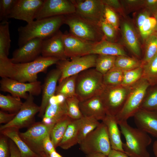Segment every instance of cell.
Listing matches in <instances>:
<instances>
[{"instance_id":"45","label":"cell","mask_w":157,"mask_h":157,"mask_svg":"<svg viewBox=\"0 0 157 157\" xmlns=\"http://www.w3.org/2000/svg\"><path fill=\"white\" fill-rule=\"evenodd\" d=\"M9 142L7 137L1 134L0 137V157H10Z\"/></svg>"},{"instance_id":"56","label":"cell","mask_w":157,"mask_h":157,"mask_svg":"<svg viewBox=\"0 0 157 157\" xmlns=\"http://www.w3.org/2000/svg\"><path fill=\"white\" fill-rule=\"evenodd\" d=\"M48 155L50 157H63L57 153L56 150L51 152Z\"/></svg>"},{"instance_id":"57","label":"cell","mask_w":157,"mask_h":157,"mask_svg":"<svg viewBox=\"0 0 157 157\" xmlns=\"http://www.w3.org/2000/svg\"><path fill=\"white\" fill-rule=\"evenodd\" d=\"M33 157H50L49 155L45 151Z\"/></svg>"},{"instance_id":"21","label":"cell","mask_w":157,"mask_h":157,"mask_svg":"<svg viewBox=\"0 0 157 157\" xmlns=\"http://www.w3.org/2000/svg\"><path fill=\"white\" fill-rule=\"evenodd\" d=\"M79 107L83 117H92L102 121L106 115L105 106L100 95L80 101Z\"/></svg>"},{"instance_id":"16","label":"cell","mask_w":157,"mask_h":157,"mask_svg":"<svg viewBox=\"0 0 157 157\" xmlns=\"http://www.w3.org/2000/svg\"><path fill=\"white\" fill-rule=\"evenodd\" d=\"M43 40L36 38L31 40L15 50L10 59L15 64L32 61L41 54Z\"/></svg>"},{"instance_id":"50","label":"cell","mask_w":157,"mask_h":157,"mask_svg":"<svg viewBox=\"0 0 157 157\" xmlns=\"http://www.w3.org/2000/svg\"><path fill=\"white\" fill-rule=\"evenodd\" d=\"M150 16V13L145 11L140 13L138 16L137 20V25L139 30L141 28L145 20Z\"/></svg>"},{"instance_id":"35","label":"cell","mask_w":157,"mask_h":157,"mask_svg":"<svg viewBox=\"0 0 157 157\" xmlns=\"http://www.w3.org/2000/svg\"><path fill=\"white\" fill-rule=\"evenodd\" d=\"M141 66V61L136 58L122 56L116 57L114 67L124 72L136 68Z\"/></svg>"},{"instance_id":"32","label":"cell","mask_w":157,"mask_h":157,"mask_svg":"<svg viewBox=\"0 0 157 157\" xmlns=\"http://www.w3.org/2000/svg\"><path fill=\"white\" fill-rule=\"evenodd\" d=\"M143 68L142 78L150 86L157 84V54L148 62L141 66Z\"/></svg>"},{"instance_id":"22","label":"cell","mask_w":157,"mask_h":157,"mask_svg":"<svg viewBox=\"0 0 157 157\" xmlns=\"http://www.w3.org/2000/svg\"><path fill=\"white\" fill-rule=\"evenodd\" d=\"M67 115L65 99L60 101L49 102L46 108L42 122L47 124L54 125Z\"/></svg>"},{"instance_id":"24","label":"cell","mask_w":157,"mask_h":157,"mask_svg":"<svg viewBox=\"0 0 157 157\" xmlns=\"http://www.w3.org/2000/svg\"><path fill=\"white\" fill-rule=\"evenodd\" d=\"M90 54L115 56H128L126 52L117 44L107 41L104 38L93 46Z\"/></svg>"},{"instance_id":"47","label":"cell","mask_w":157,"mask_h":157,"mask_svg":"<svg viewBox=\"0 0 157 157\" xmlns=\"http://www.w3.org/2000/svg\"><path fill=\"white\" fill-rule=\"evenodd\" d=\"M17 114H8L2 110L0 111V123L5 124L8 123L14 118Z\"/></svg>"},{"instance_id":"4","label":"cell","mask_w":157,"mask_h":157,"mask_svg":"<svg viewBox=\"0 0 157 157\" xmlns=\"http://www.w3.org/2000/svg\"><path fill=\"white\" fill-rule=\"evenodd\" d=\"M64 24L69 26L70 34L86 41L95 44L104 38L99 25L75 13L64 15Z\"/></svg>"},{"instance_id":"2","label":"cell","mask_w":157,"mask_h":157,"mask_svg":"<svg viewBox=\"0 0 157 157\" xmlns=\"http://www.w3.org/2000/svg\"><path fill=\"white\" fill-rule=\"evenodd\" d=\"M64 15L56 16L36 20L24 26L19 27L18 44L19 47L33 39L44 40L49 38L56 33L64 24Z\"/></svg>"},{"instance_id":"37","label":"cell","mask_w":157,"mask_h":157,"mask_svg":"<svg viewBox=\"0 0 157 157\" xmlns=\"http://www.w3.org/2000/svg\"><path fill=\"white\" fill-rule=\"evenodd\" d=\"M146 39L144 54L141 61L142 66L157 54V33L154 32Z\"/></svg>"},{"instance_id":"25","label":"cell","mask_w":157,"mask_h":157,"mask_svg":"<svg viewBox=\"0 0 157 157\" xmlns=\"http://www.w3.org/2000/svg\"><path fill=\"white\" fill-rule=\"evenodd\" d=\"M81 118L72 121L68 126L58 146L66 150L78 143V135Z\"/></svg>"},{"instance_id":"10","label":"cell","mask_w":157,"mask_h":157,"mask_svg":"<svg viewBox=\"0 0 157 157\" xmlns=\"http://www.w3.org/2000/svg\"><path fill=\"white\" fill-rule=\"evenodd\" d=\"M54 125H48L42 122L34 123L25 132H19L22 140L36 154L44 151L43 143L45 138L50 135Z\"/></svg>"},{"instance_id":"58","label":"cell","mask_w":157,"mask_h":157,"mask_svg":"<svg viewBox=\"0 0 157 157\" xmlns=\"http://www.w3.org/2000/svg\"><path fill=\"white\" fill-rule=\"evenodd\" d=\"M126 2L128 3L130 5H135L138 3L139 1L136 0H128L126 1Z\"/></svg>"},{"instance_id":"27","label":"cell","mask_w":157,"mask_h":157,"mask_svg":"<svg viewBox=\"0 0 157 157\" xmlns=\"http://www.w3.org/2000/svg\"><path fill=\"white\" fill-rule=\"evenodd\" d=\"M123 37L125 43L132 53L139 57L141 55V50L138 39L135 31L128 23L124 22L122 25Z\"/></svg>"},{"instance_id":"13","label":"cell","mask_w":157,"mask_h":157,"mask_svg":"<svg viewBox=\"0 0 157 157\" xmlns=\"http://www.w3.org/2000/svg\"><path fill=\"white\" fill-rule=\"evenodd\" d=\"M76 14L99 25L104 18V6L100 0H71Z\"/></svg>"},{"instance_id":"19","label":"cell","mask_w":157,"mask_h":157,"mask_svg":"<svg viewBox=\"0 0 157 157\" xmlns=\"http://www.w3.org/2000/svg\"><path fill=\"white\" fill-rule=\"evenodd\" d=\"M63 33L59 30L50 38L43 40L41 55L46 57H53L60 60L67 59L62 39Z\"/></svg>"},{"instance_id":"49","label":"cell","mask_w":157,"mask_h":157,"mask_svg":"<svg viewBox=\"0 0 157 157\" xmlns=\"http://www.w3.org/2000/svg\"><path fill=\"white\" fill-rule=\"evenodd\" d=\"M104 6H107L114 11L118 10L120 8V4L117 0H101Z\"/></svg>"},{"instance_id":"23","label":"cell","mask_w":157,"mask_h":157,"mask_svg":"<svg viewBox=\"0 0 157 157\" xmlns=\"http://www.w3.org/2000/svg\"><path fill=\"white\" fill-rule=\"evenodd\" d=\"M102 122L106 126L112 149L125 153L123 143L121 138V132L115 116L106 114Z\"/></svg>"},{"instance_id":"6","label":"cell","mask_w":157,"mask_h":157,"mask_svg":"<svg viewBox=\"0 0 157 157\" xmlns=\"http://www.w3.org/2000/svg\"><path fill=\"white\" fill-rule=\"evenodd\" d=\"M79 144L86 155L101 153L108 156L112 149L106 126L102 122Z\"/></svg>"},{"instance_id":"54","label":"cell","mask_w":157,"mask_h":157,"mask_svg":"<svg viewBox=\"0 0 157 157\" xmlns=\"http://www.w3.org/2000/svg\"><path fill=\"white\" fill-rule=\"evenodd\" d=\"M86 157H108V156L101 153H95L86 155Z\"/></svg>"},{"instance_id":"33","label":"cell","mask_w":157,"mask_h":157,"mask_svg":"<svg viewBox=\"0 0 157 157\" xmlns=\"http://www.w3.org/2000/svg\"><path fill=\"white\" fill-rule=\"evenodd\" d=\"M81 120L78 135L79 144L100 123L98 120L92 117H83Z\"/></svg>"},{"instance_id":"8","label":"cell","mask_w":157,"mask_h":157,"mask_svg":"<svg viewBox=\"0 0 157 157\" xmlns=\"http://www.w3.org/2000/svg\"><path fill=\"white\" fill-rule=\"evenodd\" d=\"M131 87L122 85L104 88L100 95L106 114L115 116L123 108L130 91Z\"/></svg>"},{"instance_id":"5","label":"cell","mask_w":157,"mask_h":157,"mask_svg":"<svg viewBox=\"0 0 157 157\" xmlns=\"http://www.w3.org/2000/svg\"><path fill=\"white\" fill-rule=\"evenodd\" d=\"M103 77L95 68L88 69L77 74L76 93L80 101L100 94L104 87Z\"/></svg>"},{"instance_id":"53","label":"cell","mask_w":157,"mask_h":157,"mask_svg":"<svg viewBox=\"0 0 157 157\" xmlns=\"http://www.w3.org/2000/svg\"><path fill=\"white\" fill-rule=\"evenodd\" d=\"M150 10L156 21L157 23L155 29V31L157 32V5L151 9Z\"/></svg>"},{"instance_id":"29","label":"cell","mask_w":157,"mask_h":157,"mask_svg":"<svg viewBox=\"0 0 157 157\" xmlns=\"http://www.w3.org/2000/svg\"><path fill=\"white\" fill-rule=\"evenodd\" d=\"M77 74L67 77L59 83L55 94L65 99L76 96V82Z\"/></svg>"},{"instance_id":"28","label":"cell","mask_w":157,"mask_h":157,"mask_svg":"<svg viewBox=\"0 0 157 157\" xmlns=\"http://www.w3.org/2000/svg\"><path fill=\"white\" fill-rule=\"evenodd\" d=\"M72 120L67 115L54 125L51 131L50 135L55 148L58 147L68 126Z\"/></svg>"},{"instance_id":"51","label":"cell","mask_w":157,"mask_h":157,"mask_svg":"<svg viewBox=\"0 0 157 157\" xmlns=\"http://www.w3.org/2000/svg\"><path fill=\"white\" fill-rule=\"evenodd\" d=\"M108 157H131L122 151L112 149Z\"/></svg>"},{"instance_id":"39","label":"cell","mask_w":157,"mask_h":157,"mask_svg":"<svg viewBox=\"0 0 157 157\" xmlns=\"http://www.w3.org/2000/svg\"><path fill=\"white\" fill-rule=\"evenodd\" d=\"M65 101L68 116L72 120L79 119L83 117L79 107L80 101L76 96L66 98Z\"/></svg>"},{"instance_id":"7","label":"cell","mask_w":157,"mask_h":157,"mask_svg":"<svg viewBox=\"0 0 157 157\" xmlns=\"http://www.w3.org/2000/svg\"><path fill=\"white\" fill-rule=\"evenodd\" d=\"M150 86L147 81L142 78L132 86L123 108L115 116L118 124L127 121L129 118L133 117L140 109L147 90Z\"/></svg>"},{"instance_id":"38","label":"cell","mask_w":157,"mask_h":157,"mask_svg":"<svg viewBox=\"0 0 157 157\" xmlns=\"http://www.w3.org/2000/svg\"><path fill=\"white\" fill-rule=\"evenodd\" d=\"M123 76V71L114 67L103 75L104 85L114 87L121 85Z\"/></svg>"},{"instance_id":"20","label":"cell","mask_w":157,"mask_h":157,"mask_svg":"<svg viewBox=\"0 0 157 157\" xmlns=\"http://www.w3.org/2000/svg\"><path fill=\"white\" fill-rule=\"evenodd\" d=\"M137 128L157 138V112L139 110L133 116Z\"/></svg>"},{"instance_id":"15","label":"cell","mask_w":157,"mask_h":157,"mask_svg":"<svg viewBox=\"0 0 157 157\" xmlns=\"http://www.w3.org/2000/svg\"><path fill=\"white\" fill-rule=\"evenodd\" d=\"M44 0H17L8 18L26 21L27 24L34 20L36 15L42 5Z\"/></svg>"},{"instance_id":"30","label":"cell","mask_w":157,"mask_h":157,"mask_svg":"<svg viewBox=\"0 0 157 157\" xmlns=\"http://www.w3.org/2000/svg\"><path fill=\"white\" fill-rule=\"evenodd\" d=\"M23 104L19 97L0 94V108L2 111H7L10 113L17 114Z\"/></svg>"},{"instance_id":"40","label":"cell","mask_w":157,"mask_h":157,"mask_svg":"<svg viewBox=\"0 0 157 157\" xmlns=\"http://www.w3.org/2000/svg\"><path fill=\"white\" fill-rule=\"evenodd\" d=\"M142 73L143 68L142 66L123 72L121 85L127 87L132 86L142 78Z\"/></svg>"},{"instance_id":"11","label":"cell","mask_w":157,"mask_h":157,"mask_svg":"<svg viewBox=\"0 0 157 157\" xmlns=\"http://www.w3.org/2000/svg\"><path fill=\"white\" fill-rule=\"evenodd\" d=\"M40 106L34 101L33 95L29 94L27 98L13 119L8 123L1 126L0 130L10 127L18 129L29 127L35 123V115L40 111Z\"/></svg>"},{"instance_id":"9","label":"cell","mask_w":157,"mask_h":157,"mask_svg":"<svg viewBox=\"0 0 157 157\" xmlns=\"http://www.w3.org/2000/svg\"><path fill=\"white\" fill-rule=\"evenodd\" d=\"M98 55L90 54L83 56L59 60L56 64V68L61 72L59 83L65 78L78 74L88 69L95 67Z\"/></svg>"},{"instance_id":"42","label":"cell","mask_w":157,"mask_h":157,"mask_svg":"<svg viewBox=\"0 0 157 157\" xmlns=\"http://www.w3.org/2000/svg\"><path fill=\"white\" fill-rule=\"evenodd\" d=\"M156 23V20L154 17L149 16L146 19L139 30L143 38L146 39L154 32Z\"/></svg>"},{"instance_id":"36","label":"cell","mask_w":157,"mask_h":157,"mask_svg":"<svg viewBox=\"0 0 157 157\" xmlns=\"http://www.w3.org/2000/svg\"><path fill=\"white\" fill-rule=\"evenodd\" d=\"M116 56L99 55L96 59L95 69L103 75L115 66Z\"/></svg>"},{"instance_id":"3","label":"cell","mask_w":157,"mask_h":157,"mask_svg":"<svg viewBox=\"0 0 157 157\" xmlns=\"http://www.w3.org/2000/svg\"><path fill=\"white\" fill-rule=\"evenodd\" d=\"M125 142L123 148L125 153L131 157H149L147 148L152 142L148 134L138 128L131 127L127 121L118 123Z\"/></svg>"},{"instance_id":"14","label":"cell","mask_w":157,"mask_h":157,"mask_svg":"<svg viewBox=\"0 0 157 157\" xmlns=\"http://www.w3.org/2000/svg\"><path fill=\"white\" fill-rule=\"evenodd\" d=\"M75 13V7L71 0H44L35 19H40Z\"/></svg>"},{"instance_id":"52","label":"cell","mask_w":157,"mask_h":157,"mask_svg":"<svg viewBox=\"0 0 157 157\" xmlns=\"http://www.w3.org/2000/svg\"><path fill=\"white\" fill-rule=\"evenodd\" d=\"M146 6L150 10L157 5V0H147L144 1Z\"/></svg>"},{"instance_id":"34","label":"cell","mask_w":157,"mask_h":157,"mask_svg":"<svg viewBox=\"0 0 157 157\" xmlns=\"http://www.w3.org/2000/svg\"><path fill=\"white\" fill-rule=\"evenodd\" d=\"M140 109L157 112V84L148 88Z\"/></svg>"},{"instance_id":"48","label":"cell","mask_w":157,"mask_h":157,"mask_svg":"<svg viewBox=\"0 0 157 157\" xmlns=\"http://www.w3.org/2000/svg\"><path fill=\"white\" fill-rule=\"evenodd\" d=\"M9 142L10 153V157H23L20 150L14 142L10 139Z\"/></svg>"},{"instance_id":"43","label":"cell","mask_w":157,"mask_h":157,"mask_svg":"<svg viewBox=\"0 0 157 157\" xmlns=\"http://www.w3.org/2000/svg\"><path fill=\"white\" fill-rule=\"evenodd\" d=\"M17 0H0V21H8L9 16Z\"/></svg>"},{"instance_id":"41","label":"cell","mask_w":157,"mask_h":157,"mask_svg":"<svg viewBox=\"0 0 157 157\" xmlns=\"http://www.w3.org/2000/svg\"><path fill=\"white\" fill-rule=\"evenodd\" d=\"M104 35V39L114 43L116 36L117 30L108 23L103 18L99 24Z\"/></svg>"},{"instance_id":"46","label":"cell","mask_w":157,"mask_h":157,"mask_svg":"<svg viewBox=\"0 0 157 157\" xmlns=\"http://www.w3.org/2000/svg\"><path fill=\"white\" fill-rule=\"evenodd\" d=\"M43 146L44 151L48 154L56 150V148L52 142L50 135H47L44 139Z\"/></svg>"},{"instance_id":"1","label":"cell","mask_w":157,"mask_h":157,"mask_svg":"<svg viewBox=\"0 0 157 157\" xmlns=\"http://www.w3.org/2000/svg\"><path fill=\"white\" fill-rule=\"evenodd\" d=\"M60 60L53 57L40 56L28 63L15 64L8 57H0V76L8 78L23 83H31L37 81L38 74L45 71L51 65Z\"/></svg>"},{"instance_id":"17","label":"cell","mask_w":157,"mask_h":157,"mask_svg":"<svg viewBox=\"0 0 157 157\" xmlns=\"http://www.w3.org/2000/svg\"><path fill=\"white\" fill-rule=\"evenodd\" d=\"M62 39L65 54L67 58L90 54L95 44L86 41L67 32L63 33Z\"/></svg>"},{"instance_id":"18","label":"cell","mask_w":157,"mask_h":157,"mask_svg":"<svg viewBox=\"0 0 157 157\" xmlns=\"http://www.w3.org/2000/svg\"><path fill=\"white\" fill-rule=\"evenodd\" d=\"M61 75L60 71L56 68L51 71L46 77L42 85V97L39 117L42 118L50 99L55 95L57 83Z\"/></svg>"},{"instance_id":"31","label":"cell","mask_w":157,"mask_h":157,"mask_svg":"<svg viewBox=\"0 0 157 157\" xmlns=\"http://www.w3.org/2000/svg\"><path fill=\"white\" fill-rule=\"evenodd\" d=\"M11 40L8 21L0 24V57L7 56L9 54Z\"/></svg>"},{"instance_id":"55","label":"cell","mask_w":157,"mask_h":157,"mask_svg":"<svg viewBox=\"0 0 157 157\" xmlns=\"http://www.w3.org/2000/svg\"><path fill=\"white\" fill-rule=\"evenodd\" d=\"M153 149L156 157H157V140L154 141L153 145Z\"/></svg>"},{"instance_id":"12","label":"cell","mask_w":157,"mask_h":157,"mask_svg":"<svg viewBox=\"0 0 157 157\" xmlns=\"http://www.w3.org/2000/svg\"><path fill=\"white\" fill-rule=\"evenodd\" d=\"M1 78L0 81V90L9 92L15 97L26 99L29 94L28 92L33 96H38L42 91L41 82L38 81L26 83L8 78Z\"/></svg>"},{"instance_id":"44","label":"cell","mask_w":157,"mask_h":157,"mask_svg":"<svg viewBox=\"0 0 157 157\" xmlns=\"http://www.w3.org/2000/svg\"><path fill=\"white\" fill-rule=\"evenodd\" d=\"M104 18L108 23L113 26L117 30L118 29V19L115 11L109 7L104 6Z\"/></svg>"},{"instance_id":"26","label":"cell","mask_w":157,"mask_h":157,"mask_svg":"<svg viewBox=\"0 0 157 157\" xmlns=\"http://www.w3.org/2000/svg\"><path fill=\"white\" fill-rule=\"evenodd\" d=\"M0 131L1 134L9 138L15 144L23 157H33L37 154L33 151L22 140L19 135V129L10 127Z\"/></svg>"}]
</instances>
